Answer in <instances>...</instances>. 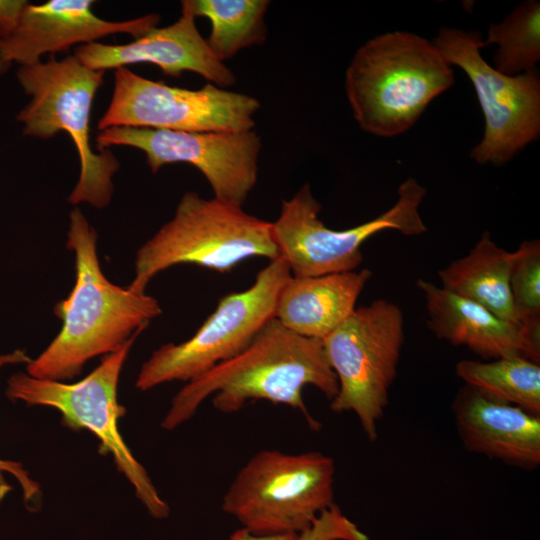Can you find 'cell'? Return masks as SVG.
Here are the masks:
<instances>
[{
  "label": "cell",
  "instance_id": "6da1fadb",
  "mask_svg": "<svg viewBox=\"0 0 540 540\" xmlns=\"http://www.w3.org/2000/svg\"><path fill=\"white\" fill-rule=\"evenodd\" d=\"M314 386L330 401L338 392L322 340L300 336L272 319L239 354L186 384L174 395L161 427L173 430L191 419L204 400L223 413H234L253 400L300 411L312 428L303 389Z\"/></svg>",
  "mask_w": 540,
  "mask_h": 540
},
{
  "label": "cell",
  "instance_id": "7a4b0ae2",
  "mask_svg": "<svg viewBox=\"0 0 540 540\" xmlns=\"http://www.w3.org/2000/svg\"><path fill=\"white\" fill-rule=\"evenodd\" d=\"M97 232L79 208L69 215L67 248L75 256V283L54 307L62 321L58 335L26 364L34 378L61 381L79 375L92 358L107 355L162 313L158 300L110 282L97 255Z\"/></svg>",
  "mask_w": 540,
  "mask_h": 540
},
{
  "label": "cell",
  "instance_id": "3957f363",
  "mask_svg": "<svg viewBox=\"0 0 540 540\" xmlns=\"http://www.w3.org/2000/svg\"><path fill=\"white\" fill-rule=\"evenodd\" d=\"M453 84L452 66L433 42L406 31L368 40L345 73L347 99L359 127L385 138L410 129Z\"/></svg>",
  "mask_w": 540,
  "mask_h": 540
},
{
  "label": "cell",
  "instance_id": "277c9868",
  "mask_svg": "<svg viewBox=\"0 0 540 540\" xmlns=\"http://www.w3.org/2000/svg\"><path fill=\"white\" fill-rule=\"evenodd\" d=\"M104 73L87 68L74 55L61 60L50 56L46 62L19 66L16 72L19 85L31 98L16 116L23 135L48 140L59 132L67 133L80 164L68 202L87 203L98 209L110 204L113 176L120 167L110 149L94 151L91 145V111Z\"/></svg>",
  "mask_w": 540,
  "mask_h": 540
},
{
  "label": "cell",
  "instance_id": "5b68a950",
  "mask_svg": "<svg viewBox=\"0 0 540 540\" xmlns=\"http://www.w3.org/2000/svg\"><path fill=\"white\" fill-rule=\"evenodd\" d=\"M253 257H279L272 222L248 214L242 206L190 191L181 197L172 219L138 249L128 287L143 293L152 278L179 264L226 273Z\"/></svg>",
  "mask_w": 540,
  "mask_h": 540
},
{
  "label": "cell",
  "instance_id": "8992f818",
  "mask_svg": "<svg viewBox=\"0 0 540 540\" xmlns=\"http://www.w3.org/2000/svg\"><path fill=\"white\" fill-rule=\"evenodd\" d=\"M335 472L318 451L262 450L238 471L222 509L255 534H300L333 505Z\"/></svg>",
  "mask_w": 540,
  "mask_h": 540
},
{
  "label": "cell",
  "instance_id": "52a82bcc",
  "mask_svg": "<svg viewBox=\"0 0 540 540\" xmlns=\"http://www.w3.org/2000/svg\"><path fill=\"white\" fill-rule=\"evenodd\" d=\"M142 332L128 339L82 380L67 384L38 379L24 372L9 377L5 390L12 401L46 406L62 414V424L72 430L87 429L99 440V452L110 454L116 468L130 482L135 495L155 519L167 518L170 508L161 498L146 469L124 442L118 420L126 413L118 403V382L128 354Z\"/></svg>",
  "mask_w": 540,
  "mask_h": 540
},
{
  "label": "cell",
  "instance_id": "ba28073f",
  "mask_svg": "<svg viewBox=\"0 0 540 540\" xmlns=\"http://www.w3.org/2000/svg\"><path fill=\"white\" fill-rule=\"evenodd\" d=\"M322 342L338 381L331 410L353 412L375 441L404 344L401 308L385 299L355 308Z\"/></svg>",
  "mask_w": 540,
  "mask_h": 540
},
{
  "label": "cell",
  "instance_id": "9c48e42d",
  "mask_svg": "<svg viewBox=\"0 0 540 540\" xmlns=\"http://www.w3.org/2000/svg\"><path fill=\"white\" fill-rule=\"evenodd\" d=\"M395 204L352 228L335 230L319 218L321 204L305 183L290 199L283 200L278 218L272 222L273 237L293 277H313L356 270L363 261L361 247L373 235L396 230L406 236L425 233L420 213L426 188L408 178L398 188Z\"/></svg>",
  "mask_w": 540,
  "mask_h": 540
},
{
  "label": "cell",
  "instance_id": "30bf717a",
  "mask_svg": "<svg viewBox=\"0 0 540 540\" xmlns=\"http://www.w3.org/2000/svg\"><path fill=\"white\" fill-rule=\"evenodd\" d=\"M290 276L281 257L269 261L250 287L222 296L192 337L153 351L140 368L136 388L147 391L172 381L188 382L239 354L275 318L279 293Z\"/></svg>",
  "mask_w": 540,
  "mask_h": 540
},
{
  "label": "cell",
  "instance_id": "8fae6325",
  "mask_svg": "<svg viewBox=\"0 0 540 540\" xmlns=\"http://www.w3.org/2000/svg\"><path fill=\"white\" fill-rule=\"evenodd\" d=\"M433 44L470 79L485 130L471 150L478 164L502 165L540 135V78L536 70L515 76L495 70L482 57V40L458 28L439 29Z\"/></svg>",
  "mask_w": 540,
  "mask_h": 540
},
{
  "label": "cell",
  "instance_id": "7c38bea8",
  "mask_svg": "<svg viewBox=\"0 0 540 540\" xmlns=\"http://www.w3.org/2000/svg\"><path fill=\"white\" fill-rule=\"evenodd\" d=\"M259 109L256 98L211 83L197 90L173 87L119 67L114 71L110 103L97 128L241 132L253 130V116Z\"/></svg>",
  "mask_w": 540,
  "mask_h": 540
},
{
  "label": "cell",
  "instance_id": "4fadbf2b",
  "mask_svg": "<svg viewBox=\"0 0 540 540\" xmlns=\"http://www.w3.org/2000/svg\"><path fill=\"white\" fill-rule=\"evenodd\" d=\"M97 150L129 146L144 152L152 173L168 164L194 166L215 198L242 206L256 185L261 140L254 130L185 132L111 127L95 137Z\"/></svg>",
  "mask_w": 540,
  "mask_h": 540
},
{
  "label": "cell",
  "instance_id": "5bb4252c",
  "mask_svg": "<svg viewBox=\"0 0 540 540\" xmlns=\"http://www.w3.org/2000/svg\"><path fill=\"white\" fill-rule=\"evenodd\" d=\"M91 0H49L28 3L14 30L0 38V57L19 66L34 65L49 53L67 51L76 44H89L113 34L135 38L157 27L160 16L147 14L125 21L99 18Z\"/></svg>",
  "mask_w": 540,
  "mask_h": 540
},
{
  "label": "cell",
  "instance_id": "9a60e30c",
  "mask_svg": "<svg viewBox=\"0 0 540 540\" xmlns=\"http://www.w3.org/2000/svg\"><path fill=\"white\" fill-rule=\"evenodd\" d=\"M195 18L189 0H184L181 2V15L174 23L154 27L125 44L93 42L79 45L74 56L95 71L151 63L170 77H180L188 71L220 88L233 85L235 75L213 55L196 27Z\"/></svg>",
  "mask_w": 540,
  "mask_h": 540
},
{
  "label": "cell",
  "instance_id": "2e32d148",
  "mask_svg": "<svg viewBox=\"0 0 540 540\" xmlns=\"http://www.w3.org/2000/svg\"><path fill=\"white\" fill-rule=\"evenodd\" d=\"M416 286L426 301L428 327L437 338L465 346L485 360L519 356L539 363V327L502 319L427 280L418 279Z\"/></svg>",
  "mask_w": 540,
  "mask_h": 540
},
{
  "label": "cell",
  "instance_id": "e0dca14e",
  "mask_svg": "<svg viewBox=\"0 0 540 540\" xmlns=\"http://www.w3.org/2000/svg\"><path fill=\"white\" fill-rule=\"evenodd\" d=\"M452 411L466 450L526 470L540 465V415L467 385L458 390Z\"/></svg>",
  "mask_w": 540,
  "mask_h": 540
},
{
  "label": "cell",
  "instance_id": "ac0fdd59",
  "mask_svg": "<svg viewBox=\"0 0 540 540\" xmlns=\"http://www.w3.org/2000/svg\"><path fill=\"white\" fill-rule=\"evenodd\" d=\"M372 271L364 268L313 277H293L283 285L275 319L288 330L323 340L355 310Z\"/></svg>",
  "mask_w": 540,
  "mask_h": 540
},
{
  "label": "cell",
  "instance_id": "d6986e66",
  "mask_svg": "<svg viewBox=\"0 0 540 540\" xmlns=\"http://www.w3.org/2000/svg\"><path fill=\"white\" fill-rule=\"evenodd\" d=\"M512 261L513 252L498 246L490 232L485 231L467 255L438 272L441 287L483 306L502 319L523 325L510 291Z\"/></svg>",
  "mask_w": 540,
  "mask_h": 540
},
{
  "label": "cell",
  "instance_id": "ffe728a7",
  "mask_svg": "<svg viewBox=\"0 0 540 540\" xmlns=\"http://www.w3.org/2000/svg\"><path fill=\"white\" fill-rule=\"evenodd\" d=\"M455 373L465 385L486 397L540 415L539 363L519 356L461 360Z\"/></svg>",
  "mask_w": 540,
  "mask_h": 540
},
{
  "label": "cell",
  "instance_id": "44dd1931",
  "mask_svg": "<svg viewBox=\"0 0 540 540\" xmlns=\"http://www.w3.org/2000/svg\"><path fill=\"white\" fill-rule=\"evenodd\" d=\"M195 17L210 21L206 42L221 62L240 50L261 45L267 37L264 16L268 0H189Z\"/></svg>",
  "mask_w": 540,
  "mask_h": 540
},
{
  "label": "cell",
  "instance_id": "7402d4cb",
  "mask_svg": "<svg viewBox=\"0 0 540 540\" xmlns=\"http://www.w3.org/2000/svg\"><path fill=\"white\" fill-rule=\"evenodd\" d=\"M496 44L492 66L498 72L515 76L533 71L540 61V2L518 4L501 22L491 23L483 47Z\"/></svg>",
  "mask_w": 540,
  "mask_h": 540
},
{
  "label": "cell",
  "instance_id": "603a6c76",
  "mask_svg": "<svg viewBox=\"0 0 540 540\" xmlns=\"http://www.w3.org/2000/svg\"><path fill=\"white\" fill-rule=\"evenodd\" d=\"M512 300L521 323L540 327V242L523 241L513 252L509 276Z\"/></svg>",
  "mask_w": 540,
  "mask_h": 540
},
{
  "label": "cell",
  "instance_id": "cb8c5ba5",
  "mask_svg": "<svg viewBox=\"0 0 540 540\" xmlns=\"http://www.w3.org/2000/svg\"><path fill=\"white\" fill-rule=\"evenodd\" d=\"M31 358L25 350L16 349L12 352L0 354V369L7 365L28 364ZM5 473L12 475L20 484L23 493V500L29 510H36L40 505L41 489L38 482L34 481L29 472L25 470L20 462L5 460L0 458V505L6 496L13 490L12 485L7 481Z\"/></svg>",
  "mask_w": 540,
  "mask_h": 540
},
{
  "label": "cell",
  "instance_id": "d4e9b609",
  "mask_svg": "<svg viewBox=\"0 0 540 540\" xmlns=\"http://www.w3.org/2000/svg\"><path fill=\"white\" fill-rule=\"evenodd\" d=\"M297 540H365V534L332 505Z\"/></svg>",
  "mask_w": 540,
  "mask_h": 540
},
{
  "label": "cell",
  "instance_id": "484cf974",
  "mask_svg": "<svg viewBox=\"0 0 540 540\" xmlns=\"http://www.w3.org/2000/svg\"><path fill=\"white\" fill-rule=\"evenodd\" d=\"M28 3L26 0H0V38L14 30Z\"/></svg>",
  "mask_w": 540,
  "mask_h": 540
},
{
  "label": "cell",
  "instance_id": "4316f807",
  "mask_svg": "<svg viewBox=\"0 0 540 540\" xmlns=\"http://www.w3.org/2000/svg\"><path fill=\"white\" fill-rule=\"evenodd\" d=\"M298 534L284 533V534H271V535H259L252 533L248 529L242 527L237 529L230 537L229 540H297Z\"/></svg>",
  "mask_w": 540,
  "mask_h": 540
},
{
  "label": "cell",
  "instance_id": "83f0119b",
  "mask_svg": "<svg viewBox=\"0 0 540 540\" xmlns=\"http://www.w3.org/2000/svg\"><path fill=\"white\" fill-rule=\"evenodd\" d=\"M11 64L5 62L1 57H0V76L2 74H4L7 69L10 67Z\"/></svg>",
  "mask_w": 540,
  "mask_h": 540
}]
</instances>
